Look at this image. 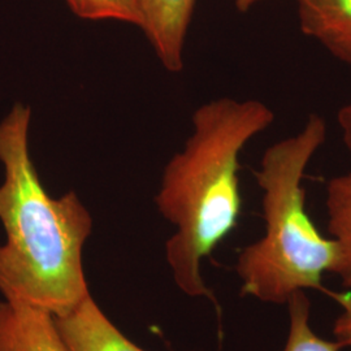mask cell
<instances>
[{
    "mask_svg": "<svg viewBox=\"0 0 351 351\" xmlns=\"http://www.w3.org/2000/svg\"><path fill=\"white\" fill-rule=\"evenodd\" d=\"M30 116L17 103L0 123V293L58 317L90 295L82 250L93 220L73 191L52 198L43 188L29 151Z\"/></svg>",
    "mask_w": 351,
    "mask_h": 351,
    "instance_id": "1",
    "label": "cell"
},
{
    "mask_svg": "<svg viewBox=\"0 0 351 351\" xmlns=\"http://www.w3.org/2000/svg\"><path fill=\"white\" fill-rule=\"evenodd\" d=\"M275 121V113L255 99L219 98L193 114L185 149L164 169L156 204L176 226L165 251L177 287L189 297L213 298L201 263L239 224V155Z\"/></svg>",
    "mask_w": 351,
    "mask_h": 351,
    "instance_id": "2",
    "label": "cell"
},
{
    "mask_svg": "<svg viewBox=\"0 0 351 351\" xmlns=\"http://www.w3.org/2000/svg\"><path fill=\"white\" fill-rule=\"evenodd\" d=\"M326 137L324 119L311 114L297 134L264 151L255 172L263 190L264 234L239 254L236 269L243 295L287 303L307 289L328 293L323 276L337 272L339 247L315 226L303 188L306 169Z\"/></svg>",
    "mask_w": 351,
    "mask_h": 351,
    "instance_id": "3",
    "label": "cell"
},
{
    "mask_svg": "<svg viewBox=\"0 0 351 351\" xmlns=\"http://www.w3.org/2000/svg\"><path fill=\"white\" fill-rule=\"evenodd\" d=\"M197 0H138L141 26L168 72L184 69V49Z\"/></svg>",
    "mask_w": 351,
    "mask_h": 351,
    "instance_id": "4",
    "label": "cell"
},
{
    "mask_svg": "<svg viewBox=\"0 0 351 351\" xmlns=\"http://www.w3.org/2000/svg\"><path fill=\"white\" fill-rule=\"evenodd\" d=\"M0 351H71L55 316L24 302H0Z\"/></svg>",
    "mask_w": 351,
    "mask_h": 351,
    "instance_id": "5",
    "label": "cell"
},
{
    "mask_svg": "<svg viewBox=\"0 0 351 351\" xmlns=\"http://www.w3.org/2000/svg\"><path fill=\"white\" fill-rule=\"evenodd\" d=\"M55 319L71 351H145L113 326L91 295Z\"/></svg>",
    "mask_w": 351,
    "mask_h": 351,
    "instance_id": "6",
    "label": "cell"
},
{
    "mask_svg": "<svg viewBox=\"0 0 351 351\" xmlns=\"http://www.w3.org/2000/svg\"><path fill=\"white\" fill-rule=\"evenodd\" d=\"M301 30L351 64V0H295Z\"/></svg>",
    "mask_w": 351,
    "mask_h": 351,
    "instance_id": "7",
    "label": "cell"
},
{
    "mask_svg": "<svg viewBox=\"0 0 351 351\" xmlns=\"http://www.w3.org/2000/svg\"><path fill=\"white\" fill-rule=\"evenodd\" d=\"M328 230L339 247V275L351 288V171L337 176L326 186Z\"/></svg>",
    "mask_w": 351,
    "mask_h": 351,
    "instance_id": "8",
    "label": "cell"
},
{
    "mask_svg": "<svg viewBox=\"0 0 351 351\" xmlns=\"http://www.w3.org/2000/svg\"><path fill=\"white\" fill-rule=\"evenodd\" d=\"M289 333L282 351H339V341L319 337L310 323L311 304L304 291H297L289 301Z\"/></svg>",
    "mask_w": 351,
    "mask_h": 351,
    "instance_id": "9",
    "label": "cell"
},
{
    "mask_svg": "<svg viewBox=\"0 0 351 351\" xmlns=\"http://www.w3.org/2000/svg\"><path fill=\"white\" fill-rule=\"evenodd\" d=\"M65 3L82 20H113L141 26L138 0H65Z\"/></svg>",
    "mask_w": 351,
    "mask_h": 351,
    "instance_id": "10",
    "label": "cell"
},
{
    "mask_svg": "<svg viewBox=\"0 0 351 351\" xmlns=\"http://www.w3.org/2000/svg\"><path fill=\"white\" fill-rule=\"evenodd\" d=\"M332 295L336 301L339 302L342 308V313L335 323L333 333L343 348H351V294L348 295L332 294Z\"/></svg>",
    "mask_w": 351,
    "mask_h": 351,
    "instance_id": "11",
    "label": "cell"
},
{
    "mask_svg": "<svg viewBox=\"0 0 351 351\" xmlns=\"http://www.w3.org/2000/svg\"><path fill=\"white\" fill-rule=\"evenodd\" d=\"M337 123L342 133L343 143L346 145L348 150L351 152V101L339 110Z\"/></svg>",
    "mask_w": 351,
    "mask_h": 351,
    "instance_id": "12",
    "label": "cell"
},
{
    "mask_svg": "<svg viewBox=\"0 0 351 351\" xmlns=\"http://www.w3.org/2000/svg\"><path fill=\"white\" fill-rule=\"evenodd\" d=\"M259 1H262V0H234V4L241 12H247L251 7H254Z\"/></svg>",
    "mask_w": 351,
    "mask_h": 351,
    "instance_id": "13",
    "label": "cell"
}]
</instances>
